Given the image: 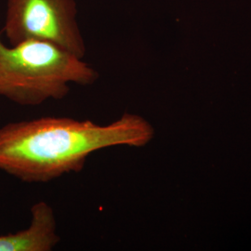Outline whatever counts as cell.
<instances>
[{"mask_svg":"<svg viewBox=\"0 0 251 251\" xmlns=\"http://www.w3.org/2000/svg\"><path fill=\"white\" fill-rule=\"evenodd\" d=\"M153 135L148 121L129 113L107 125L63 117L10 122L0 127V171L25 182H49L80 172L93 152L142 147Z\"/></svg>","mask_w":251,"mask_h":251,"instance_id":"1","label":"cell"},{"mask_svg":"<svg viewBox=\"0 0 251 251\" xmlns=\"http://www.w3.org/2000/svg\"><path fill=\"white\" fill-rule=\"evenodd\" d=\"M83 59L51 43L30 39L5 45L0 32V97L21 106L63 100L74 83L90 86L99 78Z\"/></svg>","mask_w":251,"mask_h":251,"instance_id":"2","label":"cell"},{"mask_svg":"<svg viewBox=\"0 0 251 251\" xmlns=\"http://www.w3.org/2000/svg\"><path fill=\"white\" fill-rule=\"evenodd\" d=\"M5 36L11 46L35 39L83 59L86 44L76 20L75 0H8Z\"/></svg>","mask_w":251,"mask_h":251,"instance_id":"3","label":"cell"},{"mask_svg":"<svg viewBox=\"0 0 251 251\" xmlns=\"http://www.w3.org/2000/svg\"><path fill=\"white\" fill-rule=\"evenodd\" d=\"M60 241L53 208L39 201L31 207L27 229L0 235V251H51Z\"/></svg>","mask_w":251,"mask_h":251,"instance_id":"4","label":"cell"}]
</instances>
